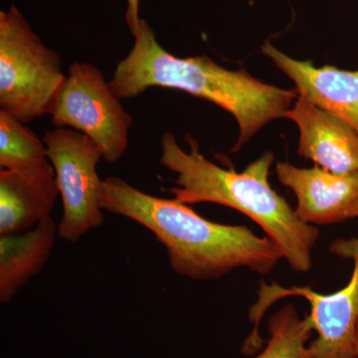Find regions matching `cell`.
Listing matches in <instances>:
<instances>
[{
    "label": "cell",
    "instance_id": "obj_14",
    "mask_svg": "<svg viewBox=\"0 0 358 358\" xmlns=\"http://www.w3.org/2000/svg\"><path fill=\"white\" fill-rule=\"evenodd\" d=\"M48 160L43 140L24 122L0 110V166L1 169H26Z\"/></svg>",
    "mask_w": 358,
    "mask_h": 358
},
{
    "label": "cell",
    "instance_id": "obj_16",
    "mask_svg": "<svg viewBox=\"0 0 358 358\" xmlns=\"http://www.w3.org/2000/svg\"><path fill=\"white\" fill-rule=\"evenodd\" d=\"M355 352H357V355L358 357V320H357V329H355Z\"/></svg>",
    "mask_w": 358,
    "mask_h": 358
},
{
    "label": "cell",
    "instance_id": "obj_9",
    "mask_svg": "<svg viewBox=\"0 0 358 358\" xmlns=\"http://www.w3.org/2000/svg\"><path fill=\"white\" fill-rule=\"evenodd\" d=\"M300 131L298 154L334 173L358 171V133L350 124L299 95L287 112Z\"/></svg>",
    "mask_w": 358,
    "mask_h": 358
},
{
    "label": "cell",
    "instance_id": "obj_4",
    "mask_svg": "<svg viewBox=\"0 0 358 358\" xmlns=\"http://www.w3.org/2000/svg\"><path fill=\"white\" fill-rule=\"evenodd\" d=\"M66 80L61 56L17 7L0 11V110L24 124L51 115Z\"/></svg>",
    "mask_w": 358,
    "mask_h": 358
},
{
    "label": "cell",
    "instance_id": "obj_3",
    "mask_svg": "<svg viewBox=\"0 0 358 358\" xmlns=\"http://www.w3.org/2000/svg\"><path fill=\"white\" fill-rule=\"evenodd\" d=\"M189 152L179 147L176 136H162V166L176 174L169 190L183 204L202 202L222 205L241 212L262 228L281 251L282 259L298 273H308L313 265L312 250L319 240L315 226L303 222L287 200L268 181L274 155L266 152L242 173L213 164L200 154L192 134H185Z\"/></svg>",
    "mask_w": 358,
    "mask_h": 358
},
{
    "label": "cell",
    "instance_id": "obj_2",
    "mask_svg": "<svg viewBox=\"0 0 358 358\" xmlns=\"http://www.w3.org/2000/svg\"><path fill=\"white\" fill-rule=\"evenodd\" d=\"M110 83L121 100L136 98L148 89L166 88L215 103L232 114L239 126L233 152L268 122L286 117L299 96L296 89L264 83L245 69H226L206 55L176 57L159 43L143 20L133 49L117 65Z\"/></svg>",
    "mask_w": 358,
    "mask_h": 358
},
{
    "label": "cell",
    "instance_id": "obj_5",
    "mask_svg": "<svg viewBox=\"0 0 358 358\" xmlns=\"http://www.w3.org/2000/svg\"><path fill=\"white\" fill-rule=\"evenodd\" d=\"M329 251L334 255L353 261L352 278L345 288L322 294L306 287L287 289L263 282L259 289V300L250 313L255 327L244 345L246 350L256 352L262 346L258 326L268 306L285 296H299L310 303V317L313 331L317 333V338L308 345L313 358H358L355 341L358 320V238L336 240Z\"/></svg>",
    "mask_w": 358,
    "mask_h": 358
},
{
    "label": "cell",
    "instance_id": "obj_12",
    "mask_svg": "<svg viewBox=\"0 0 358 358\" xmlns=\"http://www.w3.org/2000/svg\"><path fill=\"white\" fill-rule=\"evenodd\" d=\"M58 226L52 217L31 230L0 237V301L9 303L18 289L48 262Z\"/></svg>",
    "mask_w": 358,
    "mask_h": 358
},
{
    "label": "cell",
    "instance_id": "obj_1",
    "mask_svg": "<svg viewBox=\"0 0 358 358\" xmlns=\"http://www.w3.org/2000/svg\"><path fill=\"white\" fill-rule=\"evenodd\" d=\"M100 204L154 233L174 272L196 281L218 279L239 268L268 274L282 259L270 238L257 236L246 226L212 222L187 204L152 196L115 176L102 181Z\"/></svg>",
    "mask_w": 358,
    "mask_h": 358
},
{
    "label": "cell",
    "instance_id": "obj_6",
    "mask_svg": "<svg viewBox=\"0 0 358 358\" xmlns=\"http://www.w3.org/2000/svg\"><path fill=\"white\" fill-rule=\"evenodd\" d=\"M50 115L55 128L75 129L95 141L109 164L126 154L133 117L96 66L87 62L69 66Z\"/></svg>",
    "mask_w": 358,
    "mask_h": 358
},
{
    "label": "cell",
    "instance_id": "obj_13",
    "mask_svg": "<svg viewBox=\"0 0 358 358\" xmlns=\"http://www.w3.org/2000/svg\"><path fill=\"white\" fill-rule=\"evenodd\" d=\"M313 331L310 315L300 319L294 306L289 303L271 317L267 346L255 358H313L308 345Z\"/></svg>",
    "mask_w": 358,
    "mask_h": 358
},
{
    "label": "cell",
    "instance_id": "obj_11",
    "mask_svg": "<svg viewBox=\"0 0 358 358\" xmlns=\"http://www.w3.org/2000/svg\"><path fill=\"white\" fill-rule=\"evenodd\" d=\"M261 50L294 82L299 95L336 115L358 133V70L317 68L310 61L289 57L266 41Z\"/></svg>",
    "mask_w": 358,
    "mask_h": 358
},
{
    "label": "cell",
    "instance_id": "obj_7",
    "mask_svg": "<svg viewBox=\"0 0 358 358\" xmlns=\"http://www.w3.org/2000/svg\"><path fill=\"white\" fill-rule=\"evenodd\" d=\"M43 141L63 203L58 236L75 243L103 222L100 204L103 180L96 173V166L103 159L102 150L88 136L72 129L47 131Z\"/></svg>",
    "mask_w": 358,
    "mask_h": 358
},
{
    "label": "cell",
    "instance_id": "obj_15",
    "mask_svg": "<svg viewBox=\"0 0 358 358\" xmlns=\"http://www.w3.org/2000/svg\"><path fill=\"white\" fill-rule=\"evenodd\" d=\"M128 8H127L126 20L129 30L134 37H136L140 31L141 20L140 18L141 0H127Z\"/></svg>",
    "mask_w": 358,
    "mask_h": 358
},
{
    "label": "cell",
    "instance_id": "obj_10",
    "mask_svg": "<svg viewBox=\"0 0 358 358\" xmlns=\"http://www.w3.org/2000/svg\"><path fill=\"white\" fill-rule=\"evenodd\" d=\"M60 192L48 160L0 171V235L31 230L51 217Z\"/></svg>",
    "mask_w": 358,
    "mask_h": 358
},
{
    "label": "cell",
    "instance_id": "obj_8",
    "mask_svg": "<svg viewBox=\"0 0 358 358\" xmlns=\"http://www.w3.org/2000/svg\"><path fill=\"white\" fill-rule=\"evenodd\" d=\"M275 173L296 195L294 211L303 222L329 225L358 218V171L334 173L319 166L300 169L279 162Z\"/></svg>",
    "mask_w": 358,
    "mask_h": 358
}]
</instances>
